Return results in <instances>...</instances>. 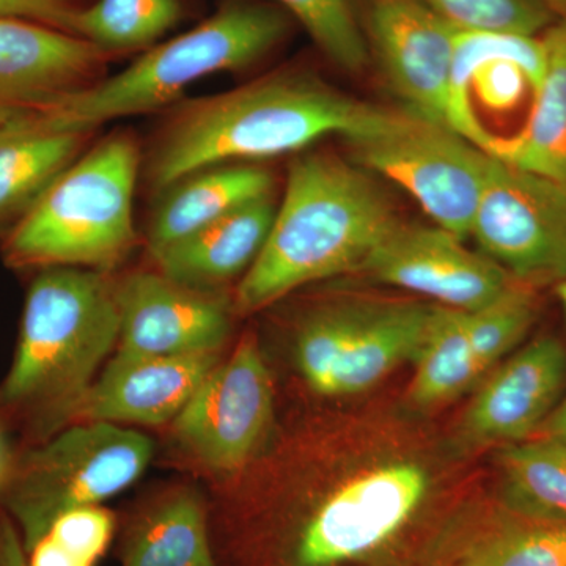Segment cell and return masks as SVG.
I'll return each instance as SVG.
<instances>
[{"label":"cell","instance_id":"cell-1","mask_svg":"<svg viewBox=\"0 0 566 566\" xmlns=\"http://www.w3.org/2000/svg\"><path fill=\"white\" fill-rule=\"evenodd\" d=\"M389 114L335 91L314 74L274 73L180 104L153 145L148 181L163 192L207 167L301 150L329 134L356 139Z\"/></svg>","mask_w":566,"mask_h":566},{"label":"cell","instance_id":"cell-2","mask_svg":"<svg viewBox=\"0 0 566 566\" xmlns=\"http://www.w3.org/2000/svg\"><path fill=\"white\" fill-rule=\"evenodd\" d=\"M374 177L326 153L292 164L259 259L238 285L234 308L252 314L307 283L363 271L400 226Z\"/></svg>","mask_w":566,"mask_h":566},{"label":"cell","instance_id":"cell-3","mask_svg":"<svg viewBox=\"0 0 566 566\" xmlns=\"http://www.w3.org/2000/svg\"><path fill=\"white\" fill-rule=\"evenodd\" d=\"M115 283L103 271L59 266L41 270L29 286L0 406L29 416L43 441L76 419L118 344Z\"/></svg>","mask_w":566,"mask_h":566},{"label":"cell","instance_id":"cell-4","mask_svg":"<svg viewBox=\"0 0 566 566\" xmlns=\"http://www.w3.org/2000/svg\"><path fill=\"white\" fill-rule=\"evenodd\" d=\"M289 33L281 10L230 0L192 31L145 52L128 69L41 107L29 128L93 132L103 123L163 109L193 82L243 70L274 50Z\"/></svg>","mask_w":566,"mask_h":566},{"label":"cell","instance_id":"cell-5","mask_svg":"<svg viewBox=\"0 0 566 566\" xmlns=\"http://www.w3.org/2000/svg\"><path fill=\"white\" fill-rule=\"evenodd\" d=\"M139 166V145L125 133L81 155L2 238L3 262L14 270H114L137 244Z\"/></svg>","mask_w":566,"mask_h":566},{"label":"cell","instance_id":"cell-6","mask_svg":"<svg viewBox=\"0 0 566 566\" xmlns=\"http://www.w3.org/2000/svg\"><path fill=\"white\" fill-rule=\"evenodd\" d=\"M151 457L148 436L107 422L62 428L32 447L14 461L2 490L25 553L63 513L99 505L132 486Z\"/></svg>","mask_w":566,"mask_h":566},{"label":"cell","instance_id":"cell-7","mask_svg":"<svg viewBox=\"0 0 566 566\" xmlns=\"http://www.w3.org/2000/svg\"><path fill=\"white\" fill-rule=\"evenodd\" d=\"M368 172L405 189L436 226L471 237L491 158L439 123L390 112L374 132L349 140Z\"/></svg>","mask_w":566,"mask_h":566},{"label":"cell","instance_id":"cell-8","mask_svg":"<svg viewBox=\"0 0 566 566\" xmlns=\"http://www.w3.org/2000/svg\"><path fill=\"white\" fill-rule=\"evenodd\" d=\"M433 305L338 304L308 316L296 338L304 381L324 397H348L378 385L417 357Z\"/></svg>","mask_w":566,"mask_h":566},{"label":"cell","instance_id":"cell-9","mask_svg":"<svg viewBox=\"0 0 566 566\" xmlns=\"http://www.w3.org/2000/svg\"><path fill=\"white\" fill-rule=\"evenodd\" d=\"M521 285L566 281V185L491 158L471 230Z\"/></svg>","mask_w":566,"mask_h":566},{"label":"cell","instance_id":"cell-10","mask_svg":"<svg viewBox=\"0 0 566 566\" xmlns=\"http://www.w3.org/2000/svg\"><path fill=\"white\" fill-rule=\"evenodd\" d=\"M273 417V378L249 335L203 379L174 420L175 436L189 455L212 471H237L260 449Z\"/></svg>","mask_w":566,"mask_h":566},{"label":"cell","instance_id":"cell-11","mask_svg":"<svg viewBox=\"0 0 566 566\" xmlns=\"http://www.w3.org/2000/svg\"><path fill=\"white\" fill-rule=\"evenodd\" d=\"M430 479L415 463H390L354 476L308 521L296 558L301 566H337L374 553L417 512Z\"/></svg>","mask_w":566,"mask_h":566},{"label":"cell","instance_id":"cell-12","mask_svg":"<svg viewBox=\"0 0 566 566\" xmlns=\"http://www.w3.org/2000/svg\"><path fill=\"white\" fill-rule=\"evenodd\" d=\"M120 334L117 356L174 357L218 353L232 333V304L159 271H139L115 283Z\"/></svg>","mask_w":566,"mask_h":566},{"label":"cell","instance_id":"cell-13","mask_svg":"<svg viewBox=\"0 0 566 566\" xmlns=\"http://www.w3.org/2000/svg\"><path fill=\"white\" fill-rule=\"evenodd\" d=\"M363 32L408 114L447 126L457 29L420 0H368Z\"/></svg>","mask_w":566,"mask_h":566},{"label":"cell","instance_id":"cell-14","mask_svg":"<svg viewBox=\"0 0 566 566\" xmlns=\"http://www.w3.org/2000/svg\"><path fill=\"white\" fill-rule=\"evenodd\" d=\"M363 273L465 312L485 307L517 283L485 253L469 251L461 238L441 227L403 223L371 253Z\"/></svg>","mask_w":566,"mask_h":566},{"label":"cell","instance_id":"cell-15","mask_svg":"<svg viewBox=\"0 0 566 566\" xmlns=\"http://www.w3.org/2000/svg\"><path fill=\"white\" fill-rule=\"evenodd\" d=\"M112 52L74 33L0 18V112L13 123L99 81Z\"/></svg>","mask_w":566,"mask_h":566},{"label":"cell","instance_id":"cell-16","mask_svg":"<svg viewBox=\"0 0 566 566\" xmlns=\"http://www.w3.org/2000/svg\"><path fill=\"white\" fill-rule=\"evenodd\" d=\"M566 386V348L539 337L494 368L461 422L469 444H516L536 434Z\"/></svg>","mask_w":566,"mask_h":566},{"label":"cell","instance_id":"cell-17","mask_svg":"<svg viewBox=\"0 0 566 566\" xmlns=\"http://www.w3.org/2000/svg\"><path fill=\"white\" fill-rule=\"evenodd\" d=\"M218 364V353L174 357L115 354L82 400L76 419L145 427L174 422Z\"/></svg>","mask_w":566,"mask_h":566},{"label":"cell","instance_id":"cell-18","mask_svg":"<svg viewBox=\"0 0 566 566\" xmlns=\"http://www.w3.org/2000/svg\"><path fill=\"white\" fill-rule=\"evenodd\" d=\"M275 210L273 196H266L223 216L156 256L159 273L188 289L218 292L251 270L266 243Z\"/></svg>","mask_w":566,"mask_h":566},{"label":"cell","instance_id":"cell-19","mask_svg":"<svg viewBox=\"0 0 566 566\" xmlns=\"http://www.w3.org/2000/svg\"><path fill=\"white\" fill-rule=\"evenodd\" d=\"M273 175L259 166L207 167L164 189L148 226V252L161 255L170 245L219 221L238 208L271 196Z\"/></svg>","mask_w":566,"mask_h":566},{"label":"cell","instance_id":"cell-20","mask_svg":"<svg viewBox=\"0 0 566 566\" xmlns=\"http://www.w3.org/2000/svg\"><path fill=\"white\" fill-rule=\"evenodd\" d=\"M545 73L526 125L499 142L494 158L566 185V17L543 32Z\"/></svg>","mask_w":566,"mask_h":566},{"label":"cell","instance_id":"cell-21","mask_svg":"<svg viewBox=\"0 0 566 566\" xmlns=\"http://www.w3.org/2000/svg\"><path fill=\"white\" fill-rule=\"evenodd\" d=\"M91 134L0 126V238L6 237L52 182L80 158Z\"/></svg>","mask_w":566,"mask_h":566},{"label":"cell","instance_id":"cell-22","mask_svg":"<svg viewBox=\"0 0 566 566\" xmlns=\"http://www.w3.org/2000/svg\"><path fill=\"white\" fill-rule=\"evenodd\" d=\"M416 374L409 400L431 408L455 400L483 381L468 331V312L433 305L422 348L415 359Z\"/></svg>","mask_w":566,"mask_h":566},{"label":"cell","instance_id":"cell-23","mask_svg":"<svg viewBox=\"0 0 566 566\" xmlns=\"http://www.w3.org/2000/svg\"><path fill=\"white\" fill-rule=\"evenodd\" d=\"M122 566H216L200 499L182 491L153 506L129 535Z\"/></svg>","mask_w":566,"mask_h":566},{"label":"cell","instance_id":"cell-24","mask_svg":"<svg viewBox=\"0 0 566 566\" xmlns=\"http://www.w3.org/2000/svg\"><path fill=\"white\" fill-rule=\"evenodd\" d=\"M499 461L509 512L566 524V446L546 438L516 442Z\"/></svg>","mask_w":566,"mask_h":566},{"label":"cell","instance_id":"cell-25","mask_svg":"<svg viewBox=\"0 0 566 566\" xmlns=\"http://www.w3.org/2000/svg\"><path fill=\"white\" fill-rule=\"evenodd\" d=\"M181 18L178 0H96L76 11L74 33L114 52L147 46Z\"/></svg>","mask_w":566,"mask_h":566},{"label":"cell","instance_id":"cell-26","mask_svg":"<svg viewBox=\"0 0 566 566\" xmlns=\"http://www.w3.org/2000/svg\"><path fill=\"white\" fill-rule=\"evenodd\" d=\"M509 513L457 566H566V524Z\"/></svg>","mask_w":566,"mask_h":566},{"label":"cell","instance_id":"cell-27","mask_svg":"<svg viewBox=\"0 0 566 566\" xmlns=\"http://www.w3.org/2000/svg\"><path fill=\"white\" fill-rule=\"evenodd\" d=\"M535 316L534 292L521 283L510 286L485 307L468 312L469 338L483 375H490L523 342Z\"/></svg>","mask_w":566,"mask_h":566},{"label":"cell","instance_id":"cell-28","mask_svg":"<svg viewBox=\"0 0 566 566\" xmlns=\"http://www.w3.org/2000/svg\"><path fill=\"white\" fill-rule=\"evenodd\" d=\"M293 14L329 61L346 71L367 65V41L352 0H277Z\"/></svg>","mask_w":566,"mask_h":566},{"label":"cell","instance_id":"cell-29","mask_svg":"<svg viewBox=\"0 0 566 566\" xmlns=\"http://www.w3.org/2000/svg\"><path fill=\"white\" fill-rule=\"evenodd\" d=\"M458 31L538 36L556 21L543 0H420ZM558 18V17H557Z\"/></svg>","mask_w":566,"mask_h":566},{"label":"cell","instance_id":"cell-30","mask_svg":"<svg viewBox=\"0 0 566 566\" xmlns=\"http://www.w3.org/2000/svg\"><path fill=\"white\" fill-rule=\"evenodd\" d=\"M112 534L114 516L99 505H91L63 513L51 524L46 535L93 565L109 546Z\"/></svg>","mask_w":566,"mask_h":566},{"label":"cell","instance_id":"cell-31","mask_svg":"<svg viewBox=\"0 0 566 566\" xmlns=\"http://www.w3.org/2000/svg\"><path fill=\"white\" fill-rule=\"evenodd\" d=\"M77 10L80 7L66 0H0V18L41 22L70 33H74Z\"/></svg>","mask_w":566,"mask_h":566},{"label":"cell","instance_id":"cell-32","mask_svg":"<svg viewBox=\"0 0 566 566\" xmlns=\"http://www.w3.org/2000/svg\"><path fill=\"white\" fill-rule=\"evenodd\" d=\"M28 566H93L84 558L74 556L61 543L44 535L28 551Z\"/></svg>","mask_w":566,"mask_h":566},{"label":"cell","instance_id":"cell-33","mask_svg":"<svg viewBox=\"0 0 566 566\" xmlns=\"http://www.w3.org/2000/svg\"><path fill=\"white\" fill-rule=\"evenodd\" d=\"M0 566H28V553L17 524L0 513Z\"/></svg>","mask_w":566,"mask_h":566},{"label":"cell","instance_id":"cell-34","mask_svg":"<svg viewBox=\"0 0 566 566\" xmlns=\"http://www.w3.org/2000/svg\"><path fill=\"white\" fill-rule=\"evenodd\" d=\"M538 438L553 439L566 446V397L558 401L556 408L553 409L539 430L536 431Z\"/></svg>","mask_w":566,"mask_h":566},{"label":"cell","instance_id":"cell-35","mask_svg":"<svg viewBox=\"0 0 566 566\" xmlns=\"http://www.w3.org/2000/svg\"><path fill=\"white\" fill-rule=\"evenodd\" d=\"M11 468H13V463L10 460L9 447H7L6 436L0 430V493L9 480Z\"/></svg>","mask_w":566,"mask_h":566},{"label":"cell","instance_id":"cell-36","mask_svg":"<svg viewBox=\"0 0 566 566\" xmlns=\"http://www.w3.org/2000/svg\"><path fill=\"white\" fill-rule=\"evenodd\" d=\"M556 17H566V0H543Z\"/></svg>","mask_w":566,"mask_h":566},{"label":"cell","instance_id":"cell-37","mask_svg":"<svg viewBox=\"0 0 566 566\" xmlns=\"http://www.w3.org/2000/svg\"><path fill=\"white\" fill-rule=\"evenodd\" d=\"M556 292L558 300H560L562 305H564L566 314V281L557 283Z\"/></svg>","mask_w":566,"mask_h":566},{"label":"cell","instance_id":"cell-38","mask_svg":"<svg viewBox=\"0 0 566 566\" xmlns=\"http://www.w3.org/2000/svg\"><path fill=\"white\" fill-rule=\"evenodd\" d=\"M9 118H7L6 115H3L2 112H0V126L9 125Z\"/></svg>","mask_w":566,"mask_h":566},{"label":"cell","instance_id":"cell-39","mask_svg":"<svg viewBox=\"0 0 566 566\" xmlns=\"http://www.w3.org/2000/svg\"><path fill=\"white\" fill-rule=\"evenodd\" d=\"M66 2H73L74 3V0H66Z\"/></svg>","mask_w":566,"mask_h":566}]
</instances>
